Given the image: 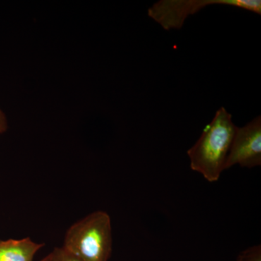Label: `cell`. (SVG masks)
<instances>
[{
	"label": "cell",
	"instance_id": "cell-1",
	"mask_svg": "<svg viewBox=\"0 0 261 261\" xmlns=\"http://www.w3.org/2000/svg\"><path fill=\"white\" fill-rule=\"evenodd\" d=\"M238 126L226 108H219L206 125L200 138L187 151L190 167L209 182L217 181L225 164Z\"/></svg>",
	"mask_w": 261,
	"mask_h": 261
},
{
	"label": "cell",
	"instance_id": "cell-2",
	"mask_svg": "<svg viewBox=\"0 0 261 261\" xmlns=\"http://www.w3.org/2000/svg\"><path fill=\"white\" fill-rule=\"evenodd\" d=\"M112 244L111 217L98 211L70 226L62 247L81 261H108Z\"/></svg>",
	"mask_w": 261,
	"mask_h": 261
},
{
	"label": "cell",
	"instance_id": "cell-3",
	"mask_svg": "<svg viewBox=\"0 0 261 261\" xmlns=\"http://www.w3.org/2000/svg\"><path fill=\"white\" fill-rule=\"evenodd\" d=\"M214 5L236 7L261 15L260 0H160L149 8L147 13L166 30L180 29L190 15Z\"/></svg>",
	"mask_w": 261,
	"mask_h": 261
},
{
	"label": "cell",
	"instance_id": "cell-4",
	"mask_svg": "<svg viewBox=\"0 0 261 261\" xmlns=\"http://www.w3.org/2000/svg\"><path fill=\"white\" fill-rule=\"evenodd\" d=\"M240 165L243 168L261 166V117L238 127L228 152L225 170Z\"/></svg>",
	"mask_w": 261,
	"mask_h": 261
},
{
	"label": "cell",
	"instance_id": "cell-5",
	"mask_svg": "<svg viewBox=\"0 0 261 261\" xmlns=\"http://www.w3.org/2000/svg\"><path fill=\"white\" fill-rule=\"evenodd\" d=\"M44 244L29 238L21 240H0V261H33Z\"/></svg>",
	"mask_w": 261,
	"mask_h": 261
},
{
	"label": "cell",
	"instance_id": "cell-6",
	"mask_svg": "<svg viewBox=\"0 0 261 261\" xmlns=\"http://www.w3.org/2000/svg\"><path fill=\"white\" fill-rule=\"evenodd\" d=\"M260 246L250 247L240 254L238 261H261Z\"/></svg>",
	"mask_w": 261,
	"mask_h": 261
},
{
	"label": "cell",
	"instance_id": "cell-7",
	"mask_svg": "<svg viewBox=\"0 0 261 261\" xmlns=\"http://www.w3.org/2000/svg\"><path fill=\"white\" fill-rule=\"evenodd\" d=\"M49 255L50 261H81L65 251L63 247H56Z\"/></svg>",
	"mask_w": 261,
	"mask_h": 261
},
{
	"label": "cell",
	"instance_id": "cell-8",
	"mask_svg": "<svg viewBox=\"0 0 261 261\" xmlns=\"http://www.w3.org/2000/svg\"><path fill=\"white\" fill-rule=\"evenodd\" d=\"M8 128V119L5 113L0 108V134L4 133Z\"/></svg>",
	"mask_w": 261,
	"mask_h": 261
},
{
	"label": "cell",
	"instance_id": "cell-9",
	"mask_svg": "<svg viewBox=\"0 0 261 261\" xmlns=\"http://www.w3.org/2000/svg\"><path fill=\"white\" fill-rule=\"evenodd\" d=\"M40 261H50V255H47L44 258H43L42 260H41Z\"/></svg>",
	"mask_w": 261,
	"mask_h": 261
}]
</instances>
